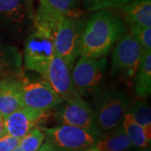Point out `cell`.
Segmentation results:
<instances>
[{"label": "cell", "instance_id": "cb8c5ba5", "mask_svg": "<svg viewBox=\"0 0 151 151\" xmlns=\"http://www.w3.org/2000/svg\"><path fill=\"white\" fill-rule=\"evenodd\" d=\"M19 139L9 134L4 135L0 138V151H12L19 146Z\"/></svg>", "mask_w": 151, "mask_h": 151}, {"label": "cell", "instance_id": "277c9868", "mask_svg": "<svg viewBox=\"0 0 151 151\" xmlns=\"http://www.w3.org/2000/svg\"><path fill=\"white\" fill-rule=\"evenodd\" d=\"M85 23L76 16H64L53 35L55 54L60 56L72 70L80 55Z\"/></svg>", "mask_w": 151, "mask_h": 151}, {"label": "cell", "instance_id": "83f0119b", "mask_svg": "<svg viewBox=\"0 0 151 151\" xmlns=\"http://www.w3.org/2000/svg\"><path fill=\"white\" fill-rule=\"evenodd\" d=\"M88 151H98L97 150H96V149H93V150H90Z\"/></svg>", "mask_w": 151, "mask_h": 151}, {"label": "cell", "instance_id": "44dd1931", "mask_svg": "<svg viewBox=\"0 0 151 151\" xmlns=\"http://www.w3.org/2000/svg\"><path fill=\"white\" fill-rule=\"evenodd\" d=\"M50 9L65 16H75L78 0H40Z\"/></svg>", "mask_w": 151, "mask_h": 151}, {"label": "cell", "instance_id": "3957f363", "mask_svg": "<svg viewBox=\"0 0 151 151\" xmlns=\"http://www.w3.org/2000/svg\"><path fill=\"white\" fill-rule=\"evenodd\" d=\"M144 52L131 34H125L113 50L110 75L127 84L133 82Z\"/></svg>", "mask_w": 151, "mask_h": 151}, {"label": "cell", "instance_id": "9a60e30c", "mask_svg": "<svg viewBox=\"0 0 151 151\" xmlns=\"http://www.w3.org/2000/svg\"><path fill=\"white\" fill-rule=\"evenodd\" d=\"M23 75L22 54L14 46L0 43V76Z\"/></svg>", "mask_w": 151, "mask_h": 151}, {"label": "cell", "instance_id": "5b68a950", "mask_svg": "<svg viewBox=\"0 0 151 151\" xmlns=\"http://www.w3.org/2000/svg\"><path fill=\"white\" fill-rule=\"evenodd\" d=\"M55 55L53 34L34 27L24 42V67L43 76Z\"/></svg>", "mask_w": 151, "mask_h": 151}, {"label": "cell", "instance_id": "9c48e42d", "mask_svg": "<svg viewBox=\"0 0 151 151\" xmlns=\"http://www.w3.org/2000/svg\"><path fill=\"white\" fill-rule=\"evenodd\" d=\"M43 80L48 83L62 102L79 96L72 81L71 70L65 60L56 54L50 60Z\"/></svg>", "mask_w": 151, "mask_h": 151}, {"label": "cell", "instance_id": "ac0fdd59", "mask_svg": "<svg viewBox=\"0 0 151 151\" xmlns=\"http://www.w3.org/2000/svg\"><path fill=\"white\" fill-rule=\"evenodd\" d=\"M122 127L126 135L129 139L132 146L141 149L150 146V143L147 140L142 127L135 122L129 113L124 116V120L122 122Z\"/></svg>", "mask_w": 151, "mask_h": 151}, {"label": "cell", "instance_id": "d6986e66", "mask_svg": "<svg viewBox=\"0 0 151 151\" xmlns=\"http://www.w3.org/2000/svg\"><path fill=\"white\" fill-rule=\"evenodd\" d=\"M135 122L139 124L144 130L147 140H151V108L149 104L144 101H137L131 104L129 112Z\"/></svg>", "mask_w": 151, "mask_h": 151}, {"label": "cell", "instance_id": "6da1fadb", "mask_svg": "<svg viewBox=\"0 0 151 151\" xmlns=\"http://www.w3.org/2000/svg\"><path fill=\"white\" fill-rule=\"evenodd\" d=\"M126 30L124 21L113 12L108 9L97 11L85 24L80 55L97 59L106 57Z\"/></svg>", "mask_w": 151, "mask_h": 151}, {"label": "cell", "instance_id": "8992f818", "mask_svg": "<svg viewBox=\"0 0 151 151\" xmlns=\"http://www.w3.org/2000/svg\"><path fill=\"white\" fill-rule=\"evenodd\" d=\"M41 129L45 134L46 141L55 151H81L95 145L102 134L78 127L61 124L53 128Z\"/></svg>", "mask_w": 151, "mask_h": 151}, {"label": "cell", "instance_id": "7402d4cb", "mask_svg": "<svg viewBox=\"0 0 151 151\" xmlns=\"http://www.w3.org/2000/svg\"><path fill=\"white\" fill-rule=\"evenodd\" d=\"M130 34L139 43L144 51H151V27L129 24Z\"/></svg>", "mask_w": 151, "mask_h": 151}, {"label": "cell", "instance_id": "f1b7e54d", "mask_svg": "<svg viewBox=\"0 0 151 151\" xmlns=\"http://www.w3.org/2000/svg\"><path fill=\"white\" fill-rule=\"evenodd\" d=\"M139 151H150V150H139Z\"/></svg>", "mask_w": 151, "mask_h": 151}, {"label": "cell", "instance_id": "52a82bcc", "mask_svg": "<svg viewBox=\"0 0 151 151\" xmlns=\"http://www.w3.org/2000/svg\"><path fill=\"white\" fill-rule=\"evenodd\" d=\"M106 67V57L97 59L81 56L71 70L72 81L81 97H94L103 90Z\"/></svg>", "mask_w": 151, "mask_h": 151}, {"label": "cell", "instance_id": "ba28073f", "mask_svg": "<svg viewBox=\"0 0 151 151\" xmlns=\"http://www.w3.org/2000/svg\"><path fill=\"white\" fill-rule=\"evenodd\" d=\"M55 113L61 124L78 127L83 129L100 133L95 113L79 95L61 102Z\"/></svg>", "mask_w": 151, "mask_h": 151}, {"label": "cell", "instance_id": "484cf974", "mask_svg": "<svg viewBox=\"0 0 151 151\" xmlns=\"http://www.w3.org/2000/svg\"><path fill=\"white\" fill-rule=\"evenodd\" d=\"M5 128H4V117L0 114V138L5 135Z\"/></svg>", "mask_w": 151, "mask_h": 151}, {"label": "cell", "instance_id": "8fae6325", "mask_svg": "<svg viewBox=\"0 0 151 151\" xmlns=\"http://www.w3.org/2000/svg\"><path fill=\"white\" fill-rule=\"evenodd\" d=\"M47 112L28 107L18 109L4 117L5 134L21 139L47 119Z\"/></svg>", "mask_w": 151, "mask_h": 151}, {"label": "cell", "instance_id": "4fadbf2b", "mask_svg": "<svg viewBox=\"0 0 151 151\" xmlns=\"http://www.w3.org/2000/svg\"><path fill=\"white\" fill-rule=\"evenodd\" d=\"M34 14L29 0H0V20L14 29L21 31Z\"/></svg>", "mask_w": 151, "mask_h": 151}, {"label": "cell", "instance_id": "d4e9b609", "mask_svg": "<svg viewBox=\"0 0 151 151\" xmlns=\"http://www.w3.org/2000/svg\"><path fill=\"white\" fill-rule=\"evenodd\" d=\"M38 151H55L53 146L51 145L50 144H49L48 142L46 141L45 144H43L41 147L38 150Z\"/></svg>", "mask_w": 151, "mask_h": 151}, {"label": "cell", "instance_id": "2e32d148", "mask_svg": "<svg viewBox=\"0 0 151 151\" xmlns=\"http://www.w3.org/2000/svg\"><path fill=\"white\" fill-rule=\"evenodd\" d=\"M95 147L98 151H124L131 148L132 144L121 125L109 133L100 135Z\"/></svg>", "mask_w": 151, "mask_h": 151}, {"label": "cell", "instance_id": "7c38bea8", "mask_svg": "<svg viewBox=\"0 0 151 151\" xmlns=\"http://www.w3.org/2000/svg\"><path fill=\"white\" fill-rule=\"evenodd\" d=\"M24 75L4 76L0 81V114L4 117L24 107Z\"/></svg>", "mask_w": 151, "mask_h": 151}, {"label": "cell", "instance_id": "e0dca14e", "mask_svg": "<svg viewBox=\"0 0 151 151\" xmlns=\"http://www.w3.org/2000/svg\"><path fill=\"white\" fill-rule=\"evenodd\" d=\"M136 96L145 98L151 93V51H145L135 76Z\"/></svg>", "mask_w": 151, "mask_h": 151}, {"label": "cell", "instance_id": "7a4b0ae2", "mask_svg": "<svg viewBox=\"0 0 151 151\" xmlns=\"http://www.w3.org/2000/svg\"><path fill=\"white\" fill-rule=\"evenodd\" d=\"M94 97V113L99 129L111 131L121 126L131 106V99L127 93L119 89L101 90Z\"/></svg>", "mask_w": 151, "mask_h": 151}, {"label": "cell", "instance_id": "ffe728a7", "mask_svg": "<svg viewBox=\"0 0 151 151\" xmlns=\"http://www.w3.org/2000/svg\"><path fill=\"white\" fill-rule=\"evenodd\" d=\"M45 139V134L41 127H36L19 139V148L21 151H38Z\"/></svg>", "mask_w": 151, "mask_h": 151}, {"label": "cell", "instance_id": "4316f807", "mask_svg": "<svg viewBox=\"0 0 151 151\" xmlns=\"http://www.w3.org/2000/svg\"><path fill=\"white\" fill-rule=\"evenodd\" d=\"M12 151H21V150H20V149H19V147H16V148H15L14 150H13Z\"/></svg>", "mask_w": 151, "mask_h": 151}, {"label": "cell", "instance_id": "5bb4252c", "mask_svg": "<svg viewBox=\"0 0 151 151\" xmlns=\"http://www.w3.org/2000/svg\"><path fill=\"white\" fill-rule=\"evenodd\" d=\"M120 9L129 24L151 27V0H134Z\"/></svg>", "mask_w": 151, "mask_h": 151}, {"label": "cell", "instance_id": "603a6c76", "mask_svg": "<svg viewBox=\"0 0 151 151\" xmlns=\"http://www.w3.org/2000/svg\"><path fill=\"white\" fill-rule=\"evenodd\" d=\"M134 0H83L86 10L98 11L110 8H121Z\"/></svg>", "mask_w": 151, "mask_h": 151}, {"label": "cell", "instance_id": "30bf717a", "mask_svg": "<svg viewBox=\"0 0 151 151\" xmlns=\"http://www.w3.org/2000/svg\"><path fill=\"white\" fill-rule=\"evenodd\" d=\"M62 100L45 80L29 81L27 78L23 86L24 107L47 112L57 108Z\"/></svg>", "mask_w": 151, "mask_h": 151}]
</instances>
